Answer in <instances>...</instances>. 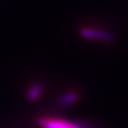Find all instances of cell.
Wrapping results in <instances>:
<instances>
[{
    "label": "cell",
    "mask_w": 128,
    "mask_h": 128,
    "mask_svg": "<svg viewBox=\"0 0 128 128\" xmlns=\"http://www.w3.org/2000/svg\"><path fill=\"white\" fill-rule=\"evenodd\" d=\"M78 100V94L75 92H68L62 94L58 99V105L60 107H66L74 104Z\"/></svg>",
    "instance_id": "3"
},
{
    "label": "cell",
    "mask_w": 128,
    "mask_h": 128,
    "mask_svg": "<svg viewBox=\"0 0 128 128\" xmlns=\"http://www.w3.org/2000/svg\"><path fill=\"white\" fill-rule=\"evenodd\" d=\"M79 33L83 38H87V39L97 40V41H102V42H112L114 40V36L110 32L103 30L84 28L80 30Z\"/></svg>",
    "instance_id": "2"
},
{
    "label": "cell",
    "mask_w": 128,
    "mask_h": 128,
    "mask_svg": "<svg viewBox=\"0 0 128 128\" xmlns=\"http://www.w3.org/2000/svg\"><path fill=\"white\" fill-rule=\"evenodd\" d=\"M43 91H44L43 84H39V83H36L28 88V92H27V97L30 100H36L42 95Z\"/></svg>",
    "instance_id": "4"
},
{
    "label": "cell",
    "mask_w": 128,
    "mask_h": 128,
    "mask_svg": "<svg viewBox=\"0 0 128 128\" xmlns=\"http://www.w3.org/2000/svg\"><path fill=\"white\" fill-rule=\"evenodd\" d=\"M42 128H86L84 126L74 121L56 118H42L38 120Z\"/></svg>",
    "instance_id": "1"
}]
</instances>
